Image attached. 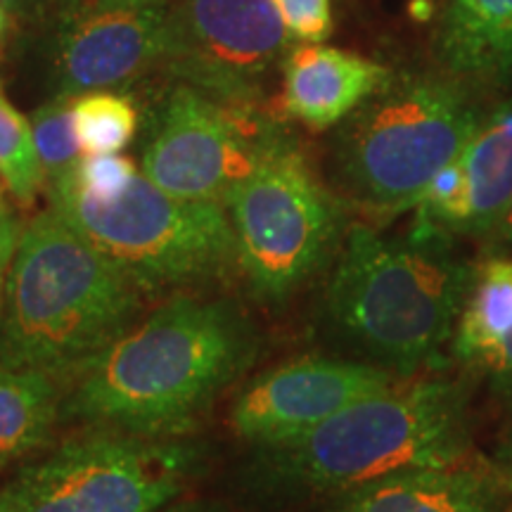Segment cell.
Masks as SVG:
<instances>
[{
	"mask_svg": "<svg viewBox=\"0 0 512 512\" xmlns=\"http://www.w3.org/2000/svg\"><path fill=\"white\" fill-rule=\"evenodd\" d=\"M0 512H22V508H19L17 491L15 486H12V482L0 489Z\"/></svg>",
	"mask_w": 512,
	"mask_h": 512,
	"instance_id": "cell-30",
	"label": "cell"
},
{
	"mask_svg": "<svg viewBox=\"0 0 512 512\" xmlns=\"http://www.w3.org/2000/svg\"><path fill=\"white\" fill-rule=\"evenodd\" d=\"M8 27H10V12L3 8V3H0V46H3L5 36H8Z\"/></svg>",
	"mask_w": 512,
	"mask_h": 512,
	"instance_id": "cell-31",
	"label": "cell"
},
{
	"mask_svg": "<svg viewBox=\"0 0 512 512\" xmlns=\"http://www.w3.org/2000/svg\"><path fill=\"white\" fill-rule=\"evenodd\" d=\"M145 290L55 209L22 228L0 309V366L81 368L140 316Z\"/></svg>",
	"mask_w": 512,
	"mask_h": 512,
	"instance_id": "cell-4",
	"label": "cell"
},
{
	"mask_svg": "<svg viewBox=\"0 0 512 512\" xmlns=\"http://www.w3.org/2000/svg\"><path fill=\"white\" fill-rule=\"evenodd\" d=\"M510 486L491 463L411 467L332 496L323 512H508Z\"/></svg>",
	"mask_w": 512,
	"mask_h": 512,
	"instance_id": "cell-15",
	"label": "cell"
},
{
	"mask_svg": "<svg viewBox=\"0 0 512 512\" xmlns=\"http://www.w3.org/2000/svg\"><path fill=\"white\" fill-rule=\"evenodd\" d=\"M31 131H34L38 159L46 171V181L53 183L76 169L83 150L74 131L72 98L55 95L53 100L43 102L31 114Z\"/></svg>",
	"mask_w": 512,
	"mask_h": 512,
	"instance_id": "cell-21",
	"label": "cell"
},
{
	"mask_svg": "<svg viewBox=\"0 0 512 512\" xmlns=\"http://www.w3.org/2000/svg\"><path fill=\"white\" fill-rule=\"evenodd\" d=\"M254 356V325L238 306L181 294L83 363L62 415L91 427L178 437Z\"/></svg>",
	"mask_w": 512,
	"mask_h": 512,
	"instance_id": "cell-1",
	"label": "cell"
},
{
	"mask_svg": "<svg viewBox=\"0 0 512 512\" xmlns=\"http://www.w3.org/2000/svg\"><path fill=\"white\" fill-rule=\"evenodd\" d=\"M472 448V382L465 375L401 377L304 437L261 448L254 484L273 498H332L399 470L467 463Z\"/></svg>",
	"mask_w": 512,
	"mask_h": 512,
	"instance_id": "cell-3",
	"label": "cell"
},
{
	"mask_svg": "<svg viewBox=\"0 0 512 512\" xmlns=\"http://www.w3.org/2000/svg\"><path fill=\"white\" fill-rule=\"evenodd\" d=\"M171 0H95V8H164Z\"/></svg>",
	"mask_w": 512,
	"mask_h": 512,
	"instance_id": "cell-29",
	"label": "cell"
},
{
	"mask_svg": "<svg viewBox=\"0 0 512 512\" xmlns=\"http://www.w3.org/2000/svg\"><path fill=\"white\" fill-rule=\"evenodd\" d=\"M280 69L285 114L318 133L337 128L392 76L380 62L323 43L292 48Z\"/></svg>",
	"mask_w": 512,
	"mask_h": 512,
	"instance_id": "cell-16",
	"label": "cell"
},
{
	"mask_svg": "<svg viewBox=\"0 0 512 512\" xmlns=\"http://www.w3.org/2000/svg\"><path fill=\"white\" fill-rule=\"evenodd\" d=\"M278 0H171L164 67L185 86L228 102H259L290 53Z\"/></svg>",
	"mask_w": 512,
	"mask_h": 512,
	"instance_id": "cell-10",
	"label": "cell"
},
{
	"mask_svg": "<svg viewBox=\"0 0 512 512\" xmlns=\"http://www.w3.org/2000/svg\"><path fill=\"white\" fill-rule=\"evenodd\" d=\"M67 176L79 190L107 200V197L119 195L138 176V169L131 159L121 157L119 152L117 155H83L76 169Z\"/></svg>",
	"mask_w": 512,
	"mask_h": 512,
	"instance_id": "cell-22",
	"label": "cell"
},
{
	"mask_svg": "<svg viewBox=\"0 0 512 512\" xmlns=\"http://www.w3.org/2000/svg\"><path fill=\"white\" fill-rule=\"evenodd\" d=\"M396 380L401 377L358 358H292L247 382L230 408V430L259 451L285 446Z\"/></svg>",
	"mask_w": 512,
	"mask_h": 512,
	"instance_id": "cell-11",
	"label": "cell"
},
{
	"mask_svg": "<svg viewBox=\"0 0 512 512\" xmlns=\"http://www.w3.org/2000/svg\"><path fill=\"white\" fill-rule=\"evenodd\" d=\"M475 268L460 240L418 221L403 235L354 223L328 268L325 328L351 358L415 377L448 361Z\"/></svg>",
	"mask_w": 512,
	"mask_h": 512,
	"instance_id": "cell-2",
	"label": "cell"
},
{
	"mask_svg": "<svg viewBox=\"0 0 512 512\" xmlns=\"http://www.w3.org/2000/svg\"><path fill=\"white\" fill-rule=\"evenodd\" d=\"M446 74L470 86L512 83V0H451L437 38Z\"/></svg>",
	"mask_w": 512,
	"mask_h": 512,
	"instance_id": "cell-17",
	"label": "cell"
},
{
	"mask_svg": "<svg viewBox=\"0 0 512 512\" xmlns=\"http://www.w3.org/2000/svg\"><path fill=\"white\" fill-rule=\"evenodd\" d=\"M238 242V268L256 299L287 302L328 271L347 233L344 200L287 138L223 200Z\"/></svg>",
	"mask_w": 512,
	"mask_h": 512,
	"instance_id": "cell-7",
	"label": "cell"
},
{
	"mask_svg": "<svg viewBox=\"0 0 512 512\" xmlns=\"http://www.w3.org/2000/svg\"><path fill=\"white\" fill-rule=\"evenodd\" d=\"M292 41L323 43L332 34L330 0H278Z\"/></svg>",
	"mask_w": 512,
	"mask_h": 512,
	"instance_id": "cell-23",
	"label": "cell"
},
{
	"mask_svg": "<svg viewBox=\"0 0 512 512\" xmlns=\"http://www.w3.org/2000/svg\"><path fill=\"white\" fill-rule=\"evenodd\" d=\"M479 252H512V204L503 214L494 233L479 245Z\"/></svg>",
	"mask_w": 512,
	"mask_h": 512,
	"instance_id": "cell-25",
	"label": "cell"
},
{
	"mask_svg": "<svg viewBox=\"0 0 512 512\" xmlns=\"http://www.w3.org/2000/svg\"><path fill=\"white\" fill-rule=\"evenodd\" d=\"M0 185H3V183H0ZM0 202H3V200H0Z\"/></svg>",
	"mask_w": 512,
	"mask_h": 512,
	"instance_id": "cell-33",
	"label": "cell"
},
{
	"mask_svg": "<svg viewBox=\"0 0 512 512\" xmlns=\"http://www.w3.org/2000/svg\"><path fill=\"white\" fill-rule=\"evenodd\" d=\"M159 512H230V510L219 501H202V498H192V501L169 503Z\"/></svg>",
	"mask_w": 512,
	"mask_h": 512,
	"instance_id": "cell-27",
	"label": "cell"
},
{
	"mask_svg": "<svg viewBox=\"0 0 512 512\" xmlns=\"http://www.w3.org/2000/svg\"><path fill=\"white\" fill-rule=\"evenodd\" d=\"M164 8H95L69 17L57 43V95L119 91L164 64Z\"/></svg>",
	"mask_w": 512,
	"mask_h": 512,
	"instance_id": "cell-13",
	"label": "cell"
},
{
	"mask_svg": "<svg viewBox=\"0 0 512 512\" xmlns=\"http://www.w3.org/2000/svg\"><path fill=\"white\" fill-rule=\"evenodd\" d=\"M57 375L0 366V472L34 456L62 418Z\"/></svg>",
	"mask_w": 512,
	"mask_h": 512,
	"instance_id": "cell-18",
	"label": "cell"
},
{
	"mask_svg": "<svg viewBox=\"0 0 512 512\" xmlns=\"http://www.w3.org/2000/svg\"><path fill=\"white\" fill-rule=\"evenodd\" d=\"M512 204V98L489 107L475 136L434 178L415 221L477 245L494 233Z\"/></svg>",
	"mask_w": 512,
	"mask_h": 512,
	"instance_id": "cell-12",
	"label": "cell"
},
{
	"mask_svg": "<svg viewBox=\"0 0 512 512\" xmlns=\"http://www.w3.org/2000/svg\"><path fill=\"white\" fill-rule=\"evenodd\" d=\"M489 107L451 74H392L335 128L330 181L375 216L418 207L434 178L475 136Z\"/></svg>",
	"mask_w": 512,
	"mask_h": 512,
	"instance_id": "cell-5",
	"label": "cell"
},
{
	"mask_svg": "<svg viewBox=\"0 0 512 512\" xmlns=\"http://www.w3.org/2000/svg\"><path fill=\"white\" fill-rule=\"evenodd\" d=\"M0 183L19 204H31L46 183L31 121L0 95Z\"/></svg>",
	"mask_w": 512,
	"mask_h": 512,
	"instance_id": "cell-20",
	"label": "cell"
},
{
	"mask_svg": "<svg viewBox=\"0 0 512 512\" xmlns=\"http://www.w3.org/2000/svg\"><path fill=\"white\" fill-rule=\"evenodd\" d=\"M50 209L72 223L145 292L226 278L238 242L221 202L183 200L138 174L119 195L93 197L69 176L50 183Z\"/></svg>",
	"mask_w": 512,
	"mask_h": 512,
	"instance_id": "cell-6",
	"label": "cell"
},
{
	"mask_svg": "<svg viewBox=\"0 0 512 512\" xmlns=\"http://www.w3.org/2000/svg\"><path fill=\"white\" fill-rule=\"evenodd\" d=\"M508 512H512V505H510V510H508Z\"/></svg>",
	"mask_w": 512,
	"mask_h": 512,
	"instance_id": "cell-32",
	"label": "cell"
},
{
	"mask_svg": "<svg viewBox=\"0 0 512 512\" xmlns=\"http://www.w3.org/2000/svg\"><path fill=\"white\" fill-rule=\"evenodd\" d=\"M287 138L259 102L219 100L181 83L166 95L140 166L171 195L223 204Z\"/></svg>",
	"mask_w": 512,
	"mask_h": 512,
	"instance_id": "cell-9",
	"label": "cell"
},
{
	"mask_svg": "<svg viewBox=\"0 0 512 512\" xmlns=\"http://www.w3.org/2000/svg\"><path fill=\"white\" fill-rule=\"evenodd\" d=\"M3 8L10 12V15L22 17V19H34L46 8L48 0H0Z\"/></svg>",
	"mask_w": 512,
	"mask_h": 512,
	"instance_id": "cell-28",
	"label": "cell"
},
{
	"mask_svg": "<svg viewBox=\"0 0 512 512\" xmlns=\"http://www.w3.org/2000/svg\"><path fill=\"white\" fill-rule=\"evenodd\" d=\"M448 363L512 415V252H479Z\"/></svg>",
	"mask_w": 512,
	"mask_h": 512,
	"instance_id": "cell-14",
	"label": "cell"
},
{
	"mask_svg": "<svg viewBox=\"0 0 512 512\" xmlns=\"http://www.w3.org/2000/svg\"><path fill=\"white\" fill-rule=\"evenodd\" d=\"M74 131L83 155H117L140 126L136 102L119 91H91L72 98Z\"/></svg>",
	"mask_w": 512,
	"mask_h": 512,
	"instance_id": "cell-19",
	"label": "cell"
},
{
	"mask_svg": "<svg viewBox=\"0 0 512 512\" xmlns=\"http://www.w3.org/2000/svg\"><path fill=\"white\" fill-rule=\"evenodd\" d=\"M22 223H19L17 214L8 204L0 202V309H3L5 299V285H8V273L12 256H15L19 235H22Z\"/></svg>",
	"mask_w": 512,
	"mask_h": 512,
	"instance_id": "cell-24",
	"label": "cell"
},
{
	"mask_svg": "<svg viewBox=\"0 0 512 512\" xmlns=\"http://www.w3.org/2000/svg\"><path fill=\"white\" fill-rule=\"evenodd\" d=\"M489 463L494 465V470L503 477V482L508 484L512 491V432L505 434V437L498 441Z\"/></svg>",
	"mask_w": 512,
	"mask_h": 512,
	"instance_id": "cell-26",
	"label": "cell"
},
{
	"mask_svg": "<svg viewBox=\"0 0 512 512\" xmlns=\"http://www.w3.org/2000/svg\"><path fill=\"white\" fill-rule=\"evenodd\" d=\"M202 470L200 446L91 427L12 479L22 512H159Z\"/></svg>",
	"mask_w": 512,
	"mask_h": 512,
	"instance_id": "cell-8",
	"label": "cell"
}]
</instances>
